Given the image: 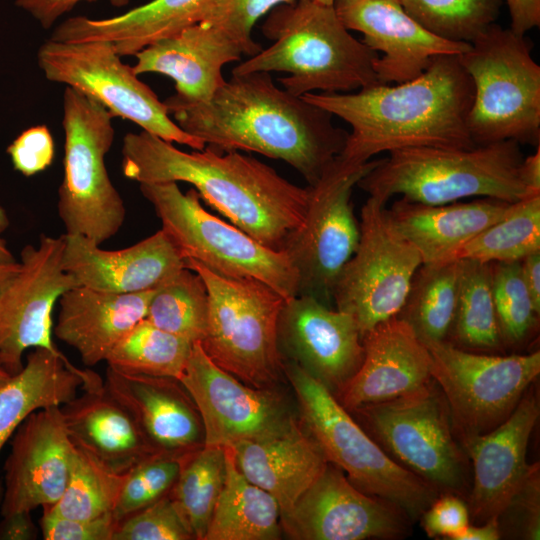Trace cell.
<instances>
[{"instance_id": "cell-26", "label": "cell", "mask_w": 540, "mask_h": 540, "mask_svg": "<svg viewBox=\"0 0 540 540\" xmlns=\"http://www.w3.org/2000/svg\"><path fill=\"white\" fill-rule=\"evenodd\" d=\"M240 48L216 27L200 22L146 46L134 56L136 75L158 73L175 82L176 95L206 102L225 82L222 70L242 57Z\"/></svg>"}, {"instance_id": "cell-30", "label": "cell", "mask_w": 540, "mask_h": 540, "mask_svg": "<svg viewBox=\"0 0 540 540\" xmlns=\"http://www.w3.org/2000/svg\"><path fill=\"white\" fill-rule=\"evenodd\" d=\"M84 390L60 407L75 447L117 472H126L158 454L129 411L106 390L104 383Z\"/></svg>"}, {"instance_id": "cell-25", "label": "cell", "mask_w": 540, "mask_h": 540, "mask_svg": "<svg viewBox=\"0 0 540 540\" xmlns=\"http://www.w3.org/2000/svg\"><path fill=\"white\" fill-rule=\"evenodd\" d=\"M103 383L158 454L182 457L201 446L199 414L177 379L125 374L107 367Z\"/></svg>"}, {"instance_id": "cell-14", "label": "cell", "mask_w": 540, "mask_h": 540, "mask_svg": "<svg viewBox=\"0 0 540 540\" xmlns=\"http://www.w3.org/2000/svg\"><path fill=\"white\" fill-rule=\"evenodd\" d=\"M438 388L432 379L411 394L355 411L393 460L438 491L460 495L467 487L464 454Z\"/></svg>"}, {"instance_id": "cell-21", "label": "cell", "mask_w": 540, "mask_h": 540, "mask_svg": "<svg viewBox=\"0 0 540 540\" xmlns=\"http://www.w3.org/2000/svg\"><path fill=\"white\" fill-rule=\"evenodd\" d=\"M278 338L294 361L333 394L345 387L364 358L355 319L309 295L285 301Z\"/></svg>"}, {"instance_id": "cell-56", "label": "cell", "mask_w": 540, "mask_h": 540, "mask_svg": "<svg viewBox=\"0 0 540 540\" xmlns=\"http://www.w3.org/2000/svg\"><path fill=\"white\" fill-rule=\"evenodd\" d=\"M10 224L6 210L0 206V261L11 262L15 261V258L8 248V245L3 238V233L6 231Z\"/></svg>"}, {"instance_id": "cell-47", "label": "cell", "mask_w": 540, "mask_h": 540, "mask_svg": "<svg viewBox=\"0 0 540 540\" xmlns=\"http://www.w3.org/2000/svg\"><path fill=\"white\" fill-rule=\"evenodd\" d=\"M118 522L113 513L84 520L43 511L40 530L45 540H113Z\"/></svg>"}, {"instance_id": "cell-35", "label": "cell", "mask_w": 540, "mask_h": 540, "mask_svg": "<svg viewBox=\"0 0 540 540\" xmlns=\"http://www.w3.org/2000/svg\"><path fill=\"white\" fill-rule=\"evenodd\" d=\"M180 461L179 475L169 495L194 539L204 540L225 484V447L202 445Z\"/></svg>"}, {"instance_id": "cell-36", "label": "cell", "mask_w": 540, "mask_h": 540, "mask_svg": "<svg viewBox=\"0 0 540 540\" xmlns=\"http://www.w3.org/2000/svg\"><path fill=\"white\" fill-rule=\"evenodd\" d=\"M192 345L144 318L113 347L105 362L107 367L125 374L179 380Z\"/></svg>"}, {"instance_id": "cell-40", "label": "cell", "mask_w": 540, "mask_h": 540, "mask_svg": "<svg viewBox=\"0 0 540 540\" xmlns=\"http://www.w3.org/2000/svg\"><path fill=\"white\" fill-rule=\"evenodd\" d=\"M128 471L117 472L76 447L72 472L63 495L43 511L84 520L113 513Z\"/></svg>"}, {"instance_id": "cell-34", "label": "cell", "mask_w": 540, "mask_h": 540, "mask_svg": "<svg viewBox=\"0 0 540 540\" xmlns=\"http://www.w3.org/2000/svg\"><path fill=\"white\" fill-rule=\"evenodd\" d=\"M461 260L421 264L397 317L424 343L447 340L454 322Z\"/></svg>"}, {"instance_id": "cell-33", "label": "cell", "mask_w": 540, "mask_h": 540, "mask_svg": "<svg viewBox=\"0 0 540 540\" xmlns=\"http://www.w3.org/2000/svg\"><path fill=\"white\" fill-rule=\"evenodd\" d=\"M226 479L204 540H275L281 536L276 499L239 470L233 447H225Z\"/></svg>"}, {"instance_id": "cell-58", "label": "cell", "mask_w": 540, "mask_h": 540, "mask_svg": "<svg viewBox=\"0 0 540 540\" xmlns=\"http://www.w3.org/2000/svg\"><path fill=\"white\" fill-rule=\"evenodd\" d=\"M12 375L4 368L0 360V388H2L10 379Z\"/></svg>"}, {"instance_id": "cell-10", "label": "cell", "mask_w": 540, "mask_h": 540, "mask_svg": "<svg viewBox=\"0 0 540 540\" xmlns=\"http://www.w3.org/2000/svg\"><path fill=\"white\" fill-rule=\"evenodd\" d=\"M139 188L185 259L224 276L260 280L286 300L298 295V273L286 253L208 212L194 188L183 193L176 182L139 183Z\"/></svg>"}, {"instance_id": "cell-54", "label": "cell", "mask_w": 540, "mask_h": 540, "mask_svg": "<svg viewBox=\"0 0 540 540\" xmlns=\"http://www.w3.org/2000/svg\"><path fill=\"white\" fill-rule=\"evenodd\" d=\"M519 174L521 181L530 193H540V145H537L535 153L523 158Z\"/></svg>"}, {"instance_id": "cell-1", "label": "cell", "mask_w": 540, "mask_h": 540, "mask_svg": "<svg viewBox=\"0 0 540 540\" xmlns=\"http://www.w3.org/2000/svg\"><path fill=\"white\" fill-rule=\"evenodd\" d=\"M177 125L220 151L282 160L314 185L342 152L348 133L332 115L281 89L267 72L232 75L206 102L165 99Z\"/></svg>"}, {"instance_id": "cell-18", "label": "cell", "mask_w": 540, "mask_h": 540, "mask_svg": "<svg viewBox=\"0 0 540 540\" xmlns=\"http://www.w3.org/2000/svg\"><path fill=\"white\" fill-rule=\"evenodd\" d=\"M409 519L403 510L361 491L340 468L327 463L281 518V525L300 540L396 539L408 534Z\"/></svg>"}, {"instance_id": "cell-19", "label": "cell", "mask_w": 540, "mask_h": 540, "mask_svg": "<svg viewBox=\"0 0 540 540\" xmlns=\"http://www.w3.org/2000/svg\"><path fill=\"white\" fill-rule=\"evenodd\" d=\"M10 445L4 465L1 515L55 504L69 482L76 454L60 407L32 412L19 425Z\"/></svg>"}, {"instance_id": "cell-23", "label": "cell", "mask_w": 540, "mask_h": 540, "mask_svg": "<svg viewBox=\"0 0 540 540\" xmlns=\"http://www.w3.org/2000/svg\"><path fill=\"white\" fill-rule=\"evenodd\" d=\"M538 417L536 398L525 393L501 424L463 440L473 466L469 512L481 523L498 517L528 476L526 454Z\"/></svg>"}, {"instance_id": "cell-37", "label": "cell", "mask_w": 540, "mask_h": 540, "mask_svg": "<svg viewBox=\"0 0 540 540\" xmlns=\"http://www.w3.org/2000/svg\"><path fill=\"white\" fill-rule=\"evenodd\" d=\"M451 332L461 348L487 351L503 344L493 297L491 263L461 260Z\"/></svg>"}, {"instance_id": "cell-5", "label": "cell", "mask_w": 540, "mask_h": 540, "mask_svg": "<svg viewBox=\"0 0 540 540\" xmlns=\"http://www.w3.org/2000/svg\"><path fill=\"white\" fill-rule=\"evenodd\" d=\"M515 141L469 149L414 147L389 152L357 184L385 202L394 195L441 205L484 197L514 203L528 196L519 169L523 155ZM540 194V193H539Z\"/></svg>"}, {"instance_id": "cell-49", "label": "cell", "mask_w": 540, "mask_h": 540, "mask_svg": "<svg viewBox=\"0 0 540 540\" xmlns=\"http://www.w3.org/2000/svg\"><path fill=\"white\" fill-rule=\"evenodd\" d=\"M516 520L519 534L524 539L538 540L540 535L539 465L532 468L523 484L500 513ZM498 516V517H499Z\"/></svg>"}, {"instance_id": "cell-27", "label": "cell", "mask_w": 540, "mask_h": 540, "mask_svg": "<svg viewBox=\"0 0 540 540\" xmlns=\"http://www.w3.org/2000/svg\"><path fill=\"white\" fill-rule=\"evenodd\" d=\"M154 290L112 293L72 287L58 300L54 334L75 349L86 366H95L146 317Z\"/></svg>"}, {"instance_id": "cell-48", "label": "cell", "mask_w": 540, "mask_h": 540, "mask_svg": "<svg viewBox=\"0 0 540 540\" xmlns=\"http://www.w3.org/2000/svg\"><path fill=\"white\" fill-rule=\"evenodd\" d=\"M420 518L429 537L456 540L468 527L470 512L460 495L444 492L433 500Z\"/></svg>"}, {"instance_id": "cell-6", "label": "cell", "mask_w": 540, "mask_h": 540, "mask_svg": "<svg viewBox=\"0 0 540 540\" xmlns=\"http://www.w3.org/2000/svg\"><path fill=\"white\" fill-rule=\"evenodd\" d=\"M302 418L329 463L347 473L361 491L383 499L415 520L439 491L393 460L334 394L298 363L286 368Z\"/></svg>"}, {"instance_id": "cell-17", "label": "cell", "mask_w": 540, "mask_h": 540, "mask_svg": "<svg viewBox=\"0 0 540 540\" xmlns=\"http://www.w3.org/2000/svg\"><path fill=\"white\" fill-rule=\"evenodd\" d=\"M196 407L203 445L233 447L286 429L294 418L275 393L246 385L194 342L178 380Z\"/></svg>"}, {"instance_id": "cell-51", "label": "cell", "mask_w": 540, "mask_h": 540, "mask_svg": "<svg viewBox=\"0 0 540 540\" xmlns=\"http://www.w3.org/2000/svg\"><path fill=\"white\" fill-rule=\"evenodd\" d=\"M510 15V30L524 36L540 26V0H505Z\"/></svg>"}, {"instance_id": "cell-29", "label": "cell", "mask_w": 540, "mask_h": 540, "mask_svg": "<svg viewBox=\"0 0 540 540\" xmlns=\"http://www.w3.org/2000/svg\"><path fill=\"white\" fill-rule=\"evenodd\" d=\"M511 203L484 198L468 203L426 205L400 198L388 216L417 250L422 264L454 260L460 249L498 221Z\"/></svg>"}, {"instance_id": "cell-44", "label": "cell", "mask_w": 540, "mask_h": 540, "mask_svg": "<svg viewBox=\"0 0 540 540\" xmlns=\"http://www.w3.org/2000/svg\"><path fill=\"white\" fill-rule=\"evenodd\" d=\"M297 0H212L206 19L223 32L241 50L243 55L253 56L261 45L252 37L257 21L281 4Z\"/></svg>"}, {"instance_id": "cell-45", "label": "cell", "mask_w": 540, "mask_h": 540, "mask_svg": "<svg viewBox=\"0 0 540 540\" xmlns=\"http://www.w3.org/2000/svg\"><path fill=\"white\" fill-rule=\"evenodd\" d=\"M191 530L169 494L118 522L113 540H190Z\"/></svg>"}, {"instance_id": "cell-2", "label": "cell", "mask_w": 540, "mask_h": 540, "mask_svg": "<svg viewBox=\"0 0 540 540\" xmlns=\"http://www.w3.org/2000/svg\"><path fill=\"white\" fill-rule=\"evenodd\" d=\"M123 175L138 183L186 182L207 204L262 245L281 251L302 223L309 188L260 160L210 146L183 151L141 130L122 141Z\"/></svg>"}, {"instance_id": "cell-31", "label": "cell", "mask_w": 540, "mask_h": 540, "mask_svg": "<svg viewBox=\"0 0 540 540\" xmlns=\"http://www.w3.org/2000/svg\"><path fill=\"white\" fill-rule=\"evenodd\" d=\"M212 0H152L121 15L92 19L73 16L61 22L50 40L65 43L108 41L121 57L203 22Z\"/></svg>"}, {"instance_id": "cell-52", "label": "cell", "mask_w": 540, "mask_h": 540, "mask_svg": "<svg viewBox=\"0 0 540 540\" xmlns=\"http://www.w3.org/2000/svg\"><path fill=\"white\" fill-rule=\"evenodd\" d=\"M38 532L32 520L31 512H17L2 516L0 522V540H33Z\"/></svg>"}, {"instance_id": "cell-53", "label": "cell", "mask_w": 540, "mask_h": 540, "mask_svg": "<svg viewBox=\"0 0 540 540\" xmlns=\"http://www.w3.org/2000/svg\"><path fill=\"white\" fill-rule=\"evenodd\" d=\"M520 265L525 286L536 311L540 313V251L526 256Z\"/></svg>"}, {"instance_id": "cell-57", "label": "cell", "mask_w": 540, "mask_h": 540, "mask_svg": "<svg viewBox=\"0 0 540 540\" xmlns=\"http://www.w3.org/2000/svg\"><path fill=\"white\" fill-rule=\"evenodd\" d=\"M20 266L18 261L2 262L0 261V291L16 274Z\"/></svg>"}, {"instance_id": "cell-7", "label": "cell", "mask_w": 540, "mask_h": 540, "mask_svg": "<svg viewBox=\"0 0 540 540\" xmlns=\"http://www.w3.org/2000/svg\"><path fill=\"white\" fill-rule=\"evenodd\" d=\"M460 56L474 88L468 116L473 142L539 145L540 66L524 36L495 23Z\"/></svg>"}, {"instance_id": "cell-41", "label": "cell", "mask_w": 540, "mask_h": 540, "mask_svg": "<svg viewBox=\"0 0 540 540\" xmlns=\"http://www.w3.org/2000/svg\"><path fill=\"white\" fill-rule=\"evenodd\" d=\"M431 33L452 42L472 43L498 18L503 0H400Z\"/></svg>"}, {"instance_id": "cell-13", "label": "cell", "mask_w": 540, "mask_h": 540, "mask_svg": "<svg viewBox=\"0 0 540 540\" xmlns=\"http://www.w3.org/2000/svg\"><path fill=\"white\" fill-rule=\"evenodd\" d=\"M385 201L369 196L361 209L356 251L332 291L335 308L350 314L362 337L399 315L422 260L391 222Z\"/></svg>"}, {"instance_id": "cell-59", "label": "cell", "mask_w": 540, "mask_h": 540, "mask_svg": "<svg viewBox=\"0 0 540 540\" xmlns=\"http://www.w3.org/2000/svg\"><path fill=\"white\" fill-rule=\"evenodd\" d=\"M318 2L333 5L336 0H317Z\"/></svg>"}, {"instance_id": "cell-11", "label": "cell", "mask_w": 540, "mask_h": 540, "mask_svg": "<svg viewBox=\"0 0 540 540\" xmlns=\"http://www.w3.org/2000/svg\"><path fill=\"white\" fill-rule=\"evenodd\" d=\"M353 163L337 156L309 188L305 217L282 250L299 277L298 295L331 306L336 279L357 249L360 227L351 197L358 182L378 163Z\"/></svg>"}, {"instance_id": "cell-3", "label": "cell", "mask_w": 540, "mask_h": 540, "mask_svg": "<svg viewBox=\"0 0 540 540\" xmlns=\"http://www.w3.org/2000/svg\"><path fill=\"white\" fill-rule=\"evenodd\" d=\"M472 80L457 54L435 57L418 77L349 93L302 97L351 126L340 157L364 163L381 152L414 147L469 149Z\"/></svg>"}, {"instance_id": "cell-24", "label": "cell", "mask_w": 540, "mask_h": 540, "mask_svg": "<svg viewBox=\"0 0 540 540\" xmlns=\"http://www.w3.org/2000/svg\"><path fill=\"white\" fill-rule=\"evenodd\" d=\"M364 358L358 371L340 391L347 410L411 394L432 380L427 346L399 317L363 335Z\"/></svg>"}, {"instance_id": "cell-22", "label": "cell", "mask_w": 540, "mask_h": 540, "mask_svg": "<svg viewBox=\"0 0 540 540\" xmlns=\"http://www.w3.org/2000/svg\"><path fill=\"white\" fill-rule=\"evenodd\" d=\"M64 270L78 285L112 293H135L158 288L186 267V259L160 229L123 249L105 250L78 234H63Z\"/></svg>"}, {"instance_id": "cell-46", "label": "cell", "mask_w": 540, "mask_h": 540, "mask_svg": "<svg viewBox=\"0 0 540 540\" xmlns=\"http://www.w3.org/2000/svg\"><path fill=\"white\" fill-rule=\"evenodd\" d=\"M15 170L26 177L47 169L53 162L55 147L53 137L45 125L24 130L7 147Z\"/></svg>"}, {"instance_id": "cell-43", "label": "cell", "mask_w": 540, "mask_h": 540, "mask_svg": "<svg viewBox=\"0 0 540 540\" xmlns=\"http://www.w3.org/2000/svg\"><path fill=\"white\" fill-rule=\"evenodd\" d=\"M180 466V457L155 454L132 467L113 512L115 518L120 521L169 494Z\"/></svg>"}, {"instance_id": "cell-8", "label": "cell", "mask_w": 540, "mask_h": 540, "mask_svg": "<svg viewBox=\"0 0 540 540\" xmlns=\"http://www.w3.org/2000/svg\"><path fill=\"white\" fill-rule=\"evenodd\" d=\"M186 267L208 291L207 330L200 342L205 353L251 386L273 381L282 367L278 325L286 299L254 278L224 276L192 259Z\"/></svg>"}, {"instance_id": "cell-32", "label": "cell", "mask_w": 540, "mask_h": 540, "mask_svg": "<svg viewBox=\"0 0 540 540\" xmlns=\"http://www.w3.org/2000/svg\"><path fill=\"white\" fill-rule=\"evenodd\" d=\"M102 382L97 373L75 367L62 353L33 349L23 368L0 388V452L32 412L61 407L77 395L79 387ZM3 490L0 480V503Z\"/></svg>"}, {"instance_id": "cell-39", "label": "cell", "mask_w": 540, "mask_h": 540, "mask_svg": "<svg viewBox=\"0 0 540 540\" xmlns=\"http://www.w3.org/2000/svg\"><path fill=\"white\" fill-rule=\"evenodd\" d=\"M208 307L203 279L185 267L154 290L145 319L166 332L201 342L207 330Z\"/></svg>"}, {"instance_id": "cell-38", "label": "cell", "mask_w": 540, "mask_h": 540, "mask_svg": "<svg viewBox=\"0 0 540 540\" xmlns=\"http://www.w3.org/2000/svg\"><path fill=\"white\" fill-rule=\"evenodd\" d=\"M537 251H540V194L511 203L506 214L465 244L454 260L520 262Z\"/></svg>"}, {"instance_id": "cell-4", "label": "cell", "mask_w": 540, "mask_h": 540, "mask_svg": "<svg viewBox=\"0 0 540 540\" xmlns=\"http://www.w3.org/2000/svg\"><path fill=\"white\" fill-rule=\"evenodd\" d=\"M261 32L273 44L241 62L232 75L285 72L278 81L296 96L349 93L379 84V55L343 25L334 5L297 0L272 9Z\"/></svg>"}, {"instance_id": "cell-28", "label": "cell", "mask_w": 540, "mask_h": 540, "mask_svg": "<svg viewBox=\"0 0 540 540\" xmlns=\"http://www.w3.org/2000/svg\"><path fill=\"white\" fill-rule=\"evenodd\" d=\"M239 470L278 502L281 518L322 473L328 461L294 420L281 432L233 446Z\"/></svg>"}, {"instance_id": "cell-20", "label": "cell", "mask_w": 540, "mask_h": 540, "mask_svg": "<svg viewBox=\"0 0 540 540\" xmlns=\"http://www.w3.org/2000/svg\"><path fill=\"white\" fill-rule=\"evenodd\" d=\"M335 11L362 42L381 52L374 63L379 84H398L422 74L440 55H461L471 44L452 42L425 29L404 9L400 0H336Z\"/></svg>"}, {"instance_id": "cell-55", "label": "cell", "mask_w": 540, "mask_h": 540, "mask_svg": "<svg viewBox=\"0 0 540 540\" xmlns=\"http://www.w3.org/2000/svg\"><path fill=\"white\" fill-rule=\"evenodd\" d=\"M500 536L498 517H492L479 525L469 524L456 540H498Z\"/></svg>"}, {"instance_id": "cell-15", "label": "cell", "mask_w": 540, "mask_h": 540, "mask_svg": "<svg viewBox=\"0 0 540 540\" xmlns=\"http://www.w3.org/2000/svg\"><path fill=\"white\" fill-rule=\"evenodd\" d=\"M431 376L463 440L501 424L540 373V352L508 356L475 353L452 342L425 344Z\"/></svg>"}, {"instance_id": "cell-9", "label": "cell", "mask_w": 540, "mask_h": 540, "mask_svg": "<svg viewBox=\"0 0 540 540\" xmlns=\"http://www.w3.org/2000/svg\"><path fill=\"white\" fill-rule=\"evenodd\" d=\"M113 115L98 101L66 86L63 94V178L57 210L66 234L101 245L126 218L123 198L105 164L115 136Z\"/></svg>"}, {"instance_id": "cell-50", "label": "cell", "mask_w": 540, "mask_h": 540, "mask_svg": "<svg viewBox=\"0 0 540 540\" xmlns=\"http://www.w3.org/2000/svg\"><path fill=\"white\" fill-rule=\"evenodd\" d=\"M97 0H16V5L30 13L44 29H49L61 16L70 12L81 2ZM117 8L129 4L130 0H108Z\"/></svg>"}, {"instance_id": "cell-42", "label": "cell", "mask_w": 540, "mask_h": 540, "mask_svg": "<svg viewBox=\"0 0 540 540\" xmlns=\"http://www.w3.org/2000/svg\"><path fill=\"white\" fill-rule=\"evenodd\" d=\"M492 264V288L503 343L519 344L528 338L539 313L522 278L520 262Z\"/></svg>"}, {"instance_id": "cell-16", "label": "cell", "mask_w": 540, "mask_h": 540, "mask_svg": "<svg viewBox=\"0 0 540 540\" xmlns=\"http://www.w3.org/2000/svg\"><path fill=\"white\" fill-rule=\"evenodd\" d=\"M64 245L63 234H41L37 246L25 245L18 271L0 291V360L12 376L23 368L27 349L61 353L52 340V312L78 285L63 268Z\"/></svg>"}, {"instance_id": "cell-12", "label": "cell", "mask_w": 540, "mask_h": 540, "mask_svg": "<svg viewBox=\"0 0 540 540\" xmlns=\"http://www.w3.org/2000/svg\"><path fill=\"white\" fill-rule=\"evenodd\" d=\"M37 61L49 81L65 84L101 103L113 117L132 121L167 142L202 150L206 144L181 129L163 101L121 61L108 41L46 40Z\"/></svg>"}]
</instances>
